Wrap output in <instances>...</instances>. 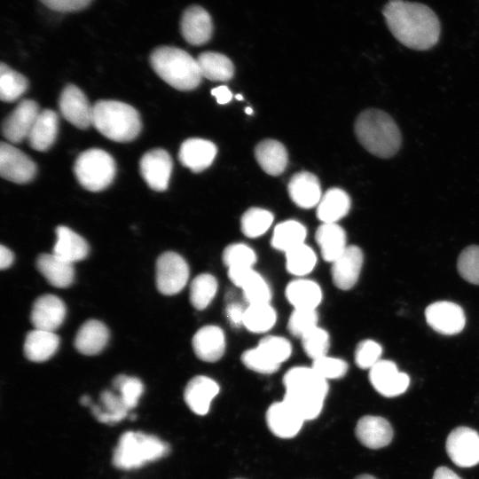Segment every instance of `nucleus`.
Masks as SVG:
<instances>
[{"instance_id": "51", "label": "nucleus", "mask_w": 479, "mask_h": 479, "mask_svg": "<svg viewBox=\"0 0 479 479\" xmlns=\"http://www.w3.org/2000/svg\"><path fill=\"white\" fill-rule=\"evenodd\" d=\"M381 346L373 340L360 342L355 350V362L362 369H371L381 360Z\"/></svg>"}, {"instance_id": "16", "label": "nucleus", "mask_w": 479, "mask_h": 479, "mask_svg": "<svg viewBox=\"0 0 479 479\" xmlns=\"http://www.w3.org/2000/svg\"><path fill=\"white\" fill-rule=\"evenodd\" d=\"M364 255L360 247L350 245L332 263L331 275L335 287L341 290L352 288L358 280Z\"/></svg>"}, {"instance_id": "46", "label": "nucleus", "mask_w": 479, "mask_h": 479, "mask_svg": "<svg viewBox=\"0 0 479 479\" xmlns=\"http://www.w3.org/2000/svg\"><path fill=\"white\" fill-rule=\"evenodd\" d=\"M113 386L120 392L121 397L130 410L137 406L144 392V385L138 378L125 374L117 375L113 381Z\"/></svg>"}, {"instance_id": "3", "label": "nucleus", "mask_w": 479, "mask_h": 479, "mask_svg": "<svg viewBox=\"0 0 479 479\" xmlns=\"http://www.w3.org/2000/svg\"><path fill=\"white\" fill-rule=\"evenodd\" d=\"M355 134L370 153L379 158H390L401 145V134L394 120L379 109H366L355 122Z\"/></svg>"}, {"instance_id": "32", "label": "nucleus", "mask_w": 479, "mask_h": 479, "mask_svg": "<svg viewBox=\"0 0 479 479\" xmlns=\"http://www.w3.org/2000/svg\"><path fill=\"white\" fill-rule=\"evenodd\" d=\"M255 156L263 171L271 176L284 172L288 161L286 147L274 139L261 141L255 149Z\"/></svg>"}, {"instance_id": "41", "label": "nucleus", "mask_w": 479, "mask_h": 479, "mask_svg": "<svg viewBox=\"0 0 479 479\" xmlns=\"http://www.w3.org/2000/svg\"><path fill=\"white\" fill-rule=\"evenodd\" d=\"M285 255L287 271L300 278L312 271L317 263L315 252L305 243L286 252Z\"/></svg>"}, {"instance_id": "40", "label": "nucleus", "mask_w": 479, "mask_h": 479, "mask_svg": "<svg viewBox=\"0 0 479 479\" xmlns=\"http://www.w3.org/2000/svg\"><path fill=\"white\" fill-rule=\"evenodd\" d=\"M217 280L209 273L196 276L190 285V302L199 310L206 309L217 292Z\"/></svg>"}, {"instance_id": "37", "label": "nucleus", "mask_w": 479, "mask_h": 479, "mask_svg": "<svg viewBox=\"0 0 479 479\" xmlns=\"http://www.w3.org/2000/svg\"><path fill=\"white\" fill-rule=\"evenodd\" d=\"M100 400L102 407L97 404L90 405L91 412L98 421L114 424L128 416L130 409L126 406L120 395H115L109 390H104L100 394Z\"/></svg>"}, {"instance_id": "57", "label": "nucleus", "mask_w": 479, "mask_h": 479, "mask_svg": "<svg viewBox=\"0 0 479 479\" xmlns=\"http://www.w3.org/2000/svg\"><path fill=\"white\" fill-rule=\"evenodd\" d=\"M80 402L82 405H90V398L87 395L82 396Z\"/></svg>"}, {"instance_id": "22", "label": "nucleus", "mask_w": 479, "mask_h": 479, "mask_svg": "<svg viewBox=\"0 0 479 479\" xmlns=\"http://www.w3.org/2000/svg\"><path fill=\"white\" fill-rule=\"evenodd\" d=\"M355 433L358 441L370 449H381L389 445L394 434L386 419L372 415H365L358 420Z\"/></svg>"}, {"instance_id": "49", "label": "nucleus", "mask_w": 479, "mask_h": 479, "mask_svg": "<svg viewBox=\"0 0 479 479\" xmlns=\"http://www.w3.org/2000/svg\"><path fill=\"white\" fill-rule=\"evenodd\" d=\"M311 367L326 381L342 378L349 369L346 361L328 355L312 360Z\"/></svg>"}, {"instance_id": "36", "label": "nucleus", "mask_w": 479, "mask_h": 479, "mask_svg": "<svg viewBox=\"0 0 479 479\" xmlns=\"http://www.w3.org/2000/svg\"><path fill=\"white\" fill-rule=\"evenodd\" d=\"M307 236L303 224L295 220H287L279 223L274 228L271 246L284 253L302 245Z\"/></svg>"}, {"instance_id": "17", "label": "nucleus", "mask_w": 479, "mask_h": 479, "mask_svg": "<svg viewBox=\"0 0 479 479\" xmlns=\"http://www.w3.org/2000/svg\"><path fill=\"white\" fill-rule=\"evenodd\" d=\"M228 278L234 286L241 288L243 296L248 304L271 302L270 285L254 268L228 270Z\"/></svg>"}, {"instance_id": "42", "label": "nucleus", "mask_w": 479, "mask_h": 479, "mask_svg": "<svg viewBox=\"0 0 479 479\" xmlns=\"http://www.w3.org/2000/svg\"><path fill=\"white\" fill-rule=\"evenodd\" d=\"M273 218L272 213L264 208H248L240 219L241 231L248 238L260 237L271 227Z\"/></svg>"}, {"instance_id": "1", "label": "nucleus", "mask_w": 479, "mask_h": 479, "mask_svg": "<svg viewBox=\"0 0 479 479\" xmlns=\"http://www.w3.org/2000/svg\"><path fill=\"white\" fill-rule=\"evenodd\" d=\"M383 15L395 38L408 48L425 51L438 41L440 23L427 5L389 0L383 9Z\"/></svg>"}, {"instance_id": "25", "label": "nucleus", "mask_w": 479, "mask_h": 479, "mask_svg": "<svg viewBox=\"0 0 479 479\" xmlns=\"http://www.w3.org/2000/svg\"><path fill=\"white\" fill-rule=\"evenodd\" d=\"M291 200L302 208L318 206L322 195L318 177L307 171L295 173L287 186Z\"/></svg>"}, {"instance_id": "55", "label": "nucleus", "mask_w": 479, "mask_h": 479, "mask_svg": "<svg viewBox=\"0 0 479 479\" xmlns=\"http://www.w3.org/2000/svg\"><path fill=\"white\" fill-rule=\"evenodd\" d=\"M13 254L12 252L4 245L0 247V268L4 270L11 266L13 263Z\"/></svg>"}, {"instance_id": "4", "label": "nucleus", "mask_w": 479, "mask_h": 479, "mask_svg": "<svg viewBox=\"0 0 479 479\" xmlns=\"http://www.w3.org/2000/svg\"><path fill=\"white\" fill-rule=\"evenodd\" d=\"M154 72L178 90H192L199 86L202 75L197 59L182 49L161 46L150 55Z\"/></svg>"}, {"instance_id": "7", "label": "nucleus", "mask_w": 479, "mask_h": 479, "mask_svg": "<svg viewBox=\"0 0 479 479\" xmlns=\"http://www.w3.org/2000/svg\"><path fill=\"white\" fill-rule=\"evenodd\" d=\"M74 172L79 184L90 192H100L113 182L116 165L106 151L91 148L82 152L76 159Z\"/></svg>"}, {"instance_id": "39", "label": "nucleus", "mask_w": 479, "mask_h": 479, "mask_svg": "<svg viewBox=\"0 0 479 479\" xmlns=\"http://www.w3.org/2000/svg\"><path fill=\"white\" fill-rule=\"evenodd\" d=\"M27 79L8 65H0V98L4 102L19 99L27 90Z\"/></svg>"}, {"instance_id": "29", "label": "nucleus", "mask_w": 479, "mask_h": 479, "mask_svg": "<svg viewBox=\"0 0 479 479\" xmlns=\"http://www.w3.org/2000/svg\"><path fill=\"white\" fill-rule=\"evenodd\" d=\"M57 240L52 253L72 263L82 261L89 254L87 241L70 228L59 225L56 229Z\"/></svg>"}, {"instance_id": "20", "label": "nucleus", "mask_w": 479, "mask_h": 479, "mask_svg": "<svg viewBox=\"0 0 479 479\" xmlns=\"http://www.w3.org/2000/svg\"><path fill=\"white\" fill-rule=\"evenodd\" d=\"M181 34L192 45H201L209 41L213 25L209 13L200 6L188 7L181 17Z\"/></svg>"}, {"instance_id": "21", "label": "nucleus", "mask_w": 479, "mask_h": 479, "mask_svg": "<svg viewBox=\"0 0 479 479\" xmlns=\"http://www.w3.org/2000/svg\"><path fill=\"white\" fill-rule=\"evenodd\" d=\"M192 349L197 357L205 362H216L225 352L226 340L223 329L208 325L200 328L192 337Z\"/></svg>"}, {"instance_id": "59", "label": "nucleus", "mask_w": 479, "mask_h": 479, "mask_svg": "<svg viewBox=\"0 0 479 479\" xmlns=\"http://www.w3.org/2000/svg\"><path fill=\"white\" fill-rule=\"evenodd\" d=\"M246 114H252L253 111L251 107H246L245 109Z\"/></svg>"}, {"instance_id": "47", "label": "nucleus", "mask_w": 479, "mask_h": 479, "mask_svg": "<svg viewBox=\"0 0 479 479\" xmlns=\"http://www.w3.org/2000/svg\"><path fill=\"white\" fill-rule=\"evenodd\" d=\"M457 269L465 280L479 285V246H469L462 250L458 258Z\"/></svg>"}, {"instance_id": "26", "label": "nucleus", "mask_w": 479, "mask_h": 479, "mask_svg": "<svg viewBox=\"0 0 479 479\" xmlns=\"http://www.w3.org/2000/svg\"><path fill=\"white\" fill-rule=\"evenodd\" d=\"M36 268L46 280L55 287H67L75 279L73 263L53 253L41 254L36 259Z\"/></svg>"}, {"instance_id": "56", "label": "nucleus", "mask_w": 479, "mask_h": 479, "mask_svg": "<svg viewBox=\"0 0 479 479\" xmlns=\"http://www.w3.org/2000/svg\"><path fill=\"white\" fill-rule=\"evenodd\" d=\"M432 479H461L457 474L446 467L436 469Z\"/></svg>"}, {"instance_id": "6", "label": "nucleus", "mask_w": 479, "mask_h": 479, "mask_svg": "<svg viewBox=\"0 0 479 479\" xmlns=\"http://www.w3.org/2000/svg\"><path fill=\"white\" fill-rule=\"evenodd\" d=\"M169 450L168 444L155 436L128 431L119 438L113 463L121 469L137 468L164 457Z\"/></svg>"}, {"instance_id": "8", "label": "nucleus", "mask_w": 479, "mask_h": 479, "mask_svg": "<svg viewBox=\"0 0 479 479\" xmlns=\"http://www.w3.org/2000/svg\"><path fill=\"white\" fill-rule=\"evenodd\" d=\"M189 273V266L180 255L172 251L161 254L156 262L158 290L166 295L178 294L185 287Z\"/></svg>"}, {"instance_id": "34", "label": "nucleus", "mask_w": 479, "mask_h": 479, "mask_svg": "<svg viewBox=\"0 0 479 479\" xmlns=\"http://www.w3.org/2000/svg\"><path fill=\"white\" fill-rule=\"evenodd\" d=\"M350 199L342 189L331 188L317 206V216L322 223H336L349 211Z\"/></svg>"}, {"instance_id": "5", "label": "nucleus", "mask_w": 479, "mask_h": 479, "mask_svg": "<svg viewBox=\"0 0 479 479\" xmlns=\"http://www.w3.org/2000/svg\"><path fill=\"white\" fill-rule=\"evenodd\" d=\"M92 125L106 137L122 143L134 140L142 126L140 115L133 106L110 99L93 105Z\"/></svg>"}, {"instance_id": "31", "label": "nucleus", "mask_w": 479, "mask_h": 479, "mask_svg": "<svg viewBox=\"0 0 479 479\" xmlns=\"http://www.w3.org/2000/svg\"><path fill=\"white\" fill-rule=\"evenodd\" d=\"M59 337L55 332L34 329L25 339L24 354L33 362H43L51 358L57 351Z\"/></svg>"}, {"instance_id": "60", "label": "nucleus", "mask_w": 479, "mask_h": 479, "mask_svg": "<svg viewBox=\"0 0 479 479\" xmlns=\"http://www.w3.org/2000/svg\"><path fill=\"white\" fill-rule=\"evenodd\" d=\"M235 98H236V99H238V100H242V99H243V97H242V95H240V94H237V95L235 96Z\"/></svg>"}, {"instance_id": "35", "label": "nucleus", "mask_w": 479, "mask_h": 479, "mask_svg": "<svg viewBox=\"0 0 479 479\" xmlns=\"http://www.w3.org/2000/svg\"><path fill=\"white\" fill-rule=\"evenodd\" d=\"M197 61L202 77L208 80L225 82L233 76V64L222 53L205 51L199 55Z\"/></svg>"}, {"instance_id": "14", "label": "nucleus", "mask_w": 479, "mask_h": 479, "mask_svg": "<svg viewBox=\"0 0 479 479\" xmlns=\"http://www.w3.org/2000/svg\"><path fill=\"white\" fill-rule=\"evenodd\" d=\"M425 317L431 328L444 335L460 333L466 324L462 308L452 302L441 301L428 305Z\"/></svg>"}, {"instance_id": "19", "label": "nucleus", "mask_w": 479, "mask_h": 479, "mask_svg": "<svg viewBox=\"0 0 479 479\" xmlns=\"http://www.w3.org/2000/svg\"><path fill=\"white\" fill-rule=\"evenodd\" d=\"M269 429L280 438H292L301 430L305 420L287 402L282 400L271 404L266 412Z\"/></svg>"}, {"instance_id": "2", "label": "nucleus", "mask_w": 479, "mask_h": 479, "mask_svg": "<svg viewBox=\"0 0 479 479\" xmlns=\"http://www.w3.org/2000/svg\"><path fill=\"white\" fill-rule=\"evenodd\" d=\"M283 400L293 406L305 420L316 419L321 412L328 393V382L315 370L306 366L289 369L283 377Z\"/></svg>"}, {"instance_id": "12", "label": "nucleus", "mask_w": 479, "mask_h": 479, "mask_svg": "<svg viewBox=\"0 0 479 479\" xmlns=\"http://www.w3.org/2000/svg\"><path fill=\"white\" fill-rule=\"evenodd\" d=\"M40 112L39 106L35 101L32 99L21 100L3 122V136L13 144L20 143L25 138L27 139Z\"/></svg>"}, {"instance_id": "52", "label": "nucleus", "mask_w": 479, "mask_h": 479, "mask_svg": "<svg viewBox=\"0 0 479 479\" xmlns=\"http://www.w3.org/2000/svg\"><path fill=\"white\" fill-rule=\"evenodd\" d=\"M48 8L59 12H72L87 7L92 0H40Z\"/></svg>"}, {"instance_id": "54", "label": "nucleus", "mask_w": 479, "mask_h": 479, "mask_svg": "<svg viewBox=\"0 0 479 479\" xmlns=\"http://www.w3.org/2000/svg\"><path fill=\"white\" fill-rule=\"evenodd\" d=\"M212 95L216 98L220 105L227 104L232 98V94L229 88L224 85L217 86L211 90Z\"/></svg>"}, {"instance_id": "11", "label": "nucleus", "mask_w": 479, "mask_h": 479, "mask_svg": "<svg viewBox=\"0 0 479 479\" xmlns=\"http://www.w3.org/2000/svg\"><path fill=\"white\" fill-rule=\"evenodd\" d=\"M173 168L169 153L161 148L146 152L139 162L140 174L150 188L157 192L168 188Z\"/></svg>"}, {"instance_id": "33", "label": "nucleus", "mask_w": 479, "mask_h": 479, "mask_svg": "<svg viewBox=\"0 0 479 479\" xmlns=\"http://www.w3.org/2000/svg\"><path fill=\"white\" fill-rule=\"evenodd\" d=\"M286 297L294 309L316 310L322 300L320 286L313 280L299 278L286 287Z\"/></svg>"}, {"instance_id": "58", "label": "nucleus", "mask_w": 479, "mask_h": 479, "mask_svg": "<svg viewBox=\"0 0 479 479\" xmlns=\"http://www.w3.org/2000/svg\"><path fill=\"white\" fill-rule=\"evenodd\" d=\"M355 479H376L374 476L373 475H360L358 476H357Z\"/></svg>"}, {"instance_id": "18", "label": "nucleus", "mask_w": 479, "mask_h": 479, "mask_svg": "<svg viewBox=\"0 0 479 479\" xmlns=\"http://www.w3.org/2000/svg\"><path fill=\"white\" fill-rule=\"evenodd\" d=\"M66 317L64 302L54 294L39 296L32 306L30 320L35 329L55 332Z\"/></svg>"}, {"instance_id": "43", "label": "nucleus", "mask_w": 479, "mask_h": 479, "mask_svg": "<svg viewBox=\"0 0 479 479\" xmlns=\"http://www.w3.org/2000/svg\"><path fill=\"white\" fill-rule=\"evenodd\" d=\"M222 259L228 270L254 268L256 254L244 243H232L224 248Z\"/></svg>"}, {"instance_id": "23", "label": "nucleus", "mask_w": 479, "mask_h": 479, "mask_svg": "<svg viewBox=\"0 0 479 479\" xmlns=\"http://www.w3.org/2000/svg\"><path fill=\"white\" fill-rule=\"evenodd\" d=\"M219 385L213 379L198 375L192 378L187 383L184 398L188 407L198 415L208 413L210 404L219 393Z\"/></svg>"}, {"instance_id": "28", "label": "nucleus", "mask_w": 479, "mask_h": 479, "mask_svg": "<svg viewBox=\"0 0 479 479\" xmlns=\"http://www.w3.org/2000/svg\"><path fill=\"white\" fill-rule=\"evenodd\" d=\"M58 131V114L51 109H44L38 114L27 140L33 149L44 152L54 144Z\"/></svg>"}, {"instance_id": "48", "label": "nucleus", "mask_w": 479, "mask_h": 479, "mask_svg": "<svg viewBox=\"0 0 479 479\" xmlns=\"http://www.w3.org/2000/svg\"><path fill=\"white\" fill-rule=\"evenodd\" d=\"M318 315L316 310L294 309L290 314L287 328L291 334L302 338L318 326Z\"/></svg>"}, {"instance_id": "27", "label": "nucleus", "mask_w": 479, "mask_h": 479, "mask_svg": "<svg viewBox=\"0 0 479 479\" xmlns=\"http://www.w3.org/2000/svg\"><path fill=\"white\" fill-rule=\"evenodd\" d=\"M108 339L107 327L98 320L90 319L84 322L79 328L75 335V346L80 353L93 356L103 350Z\"/></svg>"}, {"instance_id": "38", "label": "nucleus", "mask_w": 479, "mask_h": 479, "mask_svg": "<svg viewBox=\"0 0 479 479\" xmlns=\"http://www.w3.org/2000/svg\"><path fill=\"white\" fill-rule=\"evenodd\" d=\"M277 313L270 302L248 304L246 307L243 326L250 332L263 334L273 327Z\"/></svg>"}, {"instance_id": "15", "label": "nucleus", "mask_w": 479, "mask_h": 479, "mask_svg": "<svg viewBox=\"0 0 479 479\" xmlns=\"http://www.w3.org/2000/svg\"><path fill=\"white\" fill-rule=\"evenodd\" d=\"M369 380L374 389L386 397H394L406 391L409 376L398 370L396 364L381 359L369 369Z\"/></svg>"}, {"instance_id": "53", "label": "nucleus", "mask_w": 479, "mask_h": 479, "mask_svg": "<svg viewBox=\"0 0 479 479\" xmlns=\"http://www.w3.org/2000/svg\"><path fill=\"white\" fill-rule=\"evenodd\" d=\"M246 308L240 302L232 301L227 304L225 312L230 324L234 327L243 326Z\"/></svg>"}, {"instance_id": "9", "label": "nucleus", "mask_w": 479, "mask_h": 479, "mask_svg": "<svg viewBox=\"0 0 479 479\" xmlns=\"http://www.w3.org/2000/svg\"><path fill=\"white\" fill-rule=\"evenodd\" d=\"M446 452L452 461L461 467L479 463V434L467 427H458L447 436Z\"/></svg>"}, {"instance_id": "44", "label": "nucleus", "mask_w": 479, "mask_h": 479, "mask_svg": "<svg viewBox=\"0 0 479 479\" xmlns=\"http://www.w3.org/2000/svg\"><path fill=\"white\" fill-rule=\"evenodd\" d=\"M270 360L281 365L292 354L288 340L277 335H268L260 340L256 346Z\"/></svg>"}, {"instance_id": "30", "label": "nucleus", "mask_w": 479, "mask_h": 479, "mask_svg": "<svg viewBox=\"0 0 479 479\" xmlns=\"http://www.w3.org/2000/svg\"><path fill=\"white\" fill-rule=\"evenodd\" d=\"M316 241L323 259L333 263L348 247L346 232L336 223H323L316 231Z\"/></svg>"}, {"instance_id": "50", "label": "nucleus", "mask_w": 479, "mask_h": 479, "mask_svg": "<svg viewBox=\"0 0 479 479\" xmlns=\"http://www.w3.org/2000/svg\"><path fill=\"white\" fill-rule=\"evenodd\" d=\"M240 358L247 368L263 374L273 373L280 367L270 360L257 347L245 350Z\"/></svg>"}, {"instance_id": "10", "label": "nucleus", "mask_w": 479, "mask_h": 479, "mask_svg": "<svg viewBox=\"0 0 479 479\" xmlns=\"http://www.w3.org/2000/svg\"><path fill=\"white\" fill-rule=\"evenodd\" d=\"M36 165L29 156L9 143L0 145V175L16 184H27L33 180Z\"/></svg>"}, {"instance_id": "45", "label": "nucleus", "mask_w": 479, "mask_h": 479, "mask_svg": "<svg viewBox=\"0 0 479 479\" xmlns=\"http://www.w3.org/2000/svg\"><path fill=\"white\" fill-rule=\"evenodd\" d=\"M301 340L304 352L312 360L327 355L330 336L326 329L317 326L306 333Z\"/></svg>"}, {"instance_id": "13", "label": "nucleus", "mask_w": 479, "mask_h": 479, "mask_svg": "<svg viewBox=\"0 0 479 479\" xmlns=\"http://www.w3.org/2000/svg\"><path fill=\"white\" fill-rule=\"evenodd\" d=\"M59 106L62 116L76 128L85 130L92 124L93 106L75 85L68 84L63 89Z\"/></svg>"}, {"instance_id": "24", "label": "nucleus", "mask_w": 479, "mask_h": 479, "mask_svg": "<svg viewBox=\"0 0 479 479\" xmlns=\"http://www.w3.org/2000/svg\"><path fill=\"white\" fill-rule=\"evenodd\" d=\"M216 146L211 141L201 138H189L179 148L180 162L192 172L198 173L208 168L216 155Z\"/></svg>"}]
</instances>
